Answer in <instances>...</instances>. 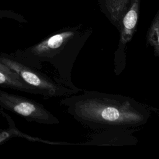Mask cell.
Returning <instances> with one entry per match:
<instances>
[{
	"mask_svg": "<svg viewBox=\"0 0 159 159\" xmlns=\"http://www.w3.org/2000/svg\"><path fill=\"white\" fill-rule=\"evenodd\" d=\"M82 91L63 99L60 104L75 120L94 130L133 129L145 124L150 117L147 106L130 97Z\"/></svg>",
	"mask_w": 159,
	"mask_h": 159,
	"instance_id": "cell-1",
	"label": "cell"
},
{
	"mask_svg": "<svg viewBox=\"0 0 159 159\" xmlns=\"http://www.w3.org/2000/svg\"><path fill=\"white\" fill-rule=\"evenodd\" d=\"M146 39L147 44L153 48L155 55L159 57V10L148 29Z\"/></svg>",
	"mask_w": 159,
	"mask_h": 159,
	"instance_id": "cell-8",
	"label": "cell"
},
{
	"mask_svg": "<svg viewBox=\"0 0 159 159\" xmlns=\"http://www.w3.org/2000/svg\"><path fill=\"white\" fill-rule=\"evenodd\" d=\"M0 87L40 95L32 86L23 81L19 75L0 61Z\"/></svg>",
	"mask_w": 159,
	"mask_h": 159,
	"instance_id": "cell-6",
	"label": "cell"
},
{
	"mask_svg": "<svg viewBox=\"0 0 159 159\" xmlns=\"http://www.w3.org/2000/svg\"><path fill=\"white\" fill-rule=\"evenodd\" d=\"M92 30L81 27L60 30L13 54L23 63L41 70L42 63H50L58 76L55 80L71 89L81 91L71 79L74 63L80 52L91 34Z\"/></svg>",
	"mask_w": 159,
	"mask_h": 159,
	"instance_id": "cell-2",
	"label": "cell"
},
{
	"mask_svg": "<svg viewBox=\"0 0 159 159\" xmlns=\"http://www.w3.org/2000/svg\"><path fill=\"white\" fill-rule=\"evenodd\" d=\"M0 61L16 72L23 81L34 88L40 95L45 98L70 96L78 93L57 83L41 70L23 63L13 53L0 52Z\"/></svg>",
	"mask_w": 159,
	"mask_h": 159,
	"instance_id": "cell-4",
	"label": "cell"
},
{
	"mask_svg": "<svg viewBox=\"0 0 159 159\" xmlns=\"http://www.w3.org/2000/svg\"><path fill=\"white\" fill-rule=\"evenodd\" d=\"M0 114H1L7 121L9 124V128L4 130H0V144H2L7 142V140L14 138V137H20L25 139L29 141L32 142H39L48 144H56L55 142H50L48 140H43L36 137H33L28 134L22 132L15 125L14 122L12 118L6 113H5L2 110L0 109Z\"/></svg>",
	"mask_w": 159,
	"mask_h": 159,
	"instance_id": "cell-7",
	"label": "cell"
},
{
	"mask_svg": "<svg viewBox=\"0 0 159 159\" xmlns=\"http://www.w3.org/2000/svg\"><path fill=\"white\" fill-rule=\"evenodd\" d=\"M140 0H104L107 16L118 29L120 38L114 53L115 71L121 72L125 66V48L132 39L139 18Z\"/></svg>",
	"mask_w": 159,
	"mask_h": 159,
	"instance_id": "cell-3",
	"label": "cell"
},
{
	"mask_svg": "<svg viewBox=\"0 0 159 159\" xmlns=\"http://www.w3.org/2000/svg\"><path fill=\"white\" fill-rule=\"evenodd\" d=\"M0 107L21 116L28 122L45 125L60 123L58 119L42 104L2 89H0Z\"/></svg>",
	"mask_w": 159,
	"mask_h": 159,
	"instance_id": "cell-5",
	"label": "cell"
}]
</instances>
